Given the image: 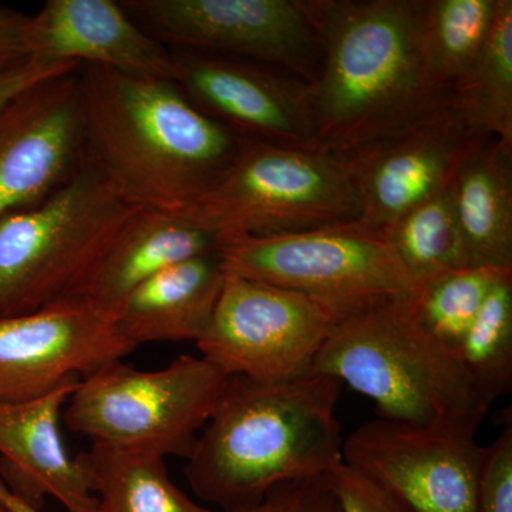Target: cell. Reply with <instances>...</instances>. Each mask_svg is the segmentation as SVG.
I'll list each match as a JSON object with an SVG mask.
<instances>
[{
	"label": "cell",
	"mask_w": 512,
	"mask_h": 512,
	"mask_svg": "<svg viewBox=\"0 0 512 512\" xmlns=\"http://www.w3.org/2000/svg\"><path fill=\"white\" fill-rule=\"evenodd\" d=\"M79 93L84 157L147 210L188 214L244 140L171 80L84 64Z\"/></svg>",
	"instance_id": "cell-1"
},
{
	"label": "cell",
	"mask_w": 512,
	"mask_h": 512,
	"mask_svg": "<svg viewBox=\"0 0 512 512\" xmlns=\"http://www.w3.org/2000/svg\"><path fill=\"white\" fill-rule=\"evenodd\" d=\"M342 386L315 372L275 382L229 376L184 468L192 493L232 511L276 485L329 476L343 464Z\"/></svg>",
	"instance_id": "cell-2"
},
{
	"label": "cell",
	"mask_w": 512,
	"mask_h": 512,
	"mask_svg": "<svg viewBox=\"0 0 512 512\" xmlns=\"http://www.w3.org/2000/svg\"><path fill=\"white\" fill-rule=\"evenodd\" d=\"M302 3L322 52L318 77L309 83L320 146L350 153L450 101L421 63V0Z\"/></svg>",
	"instance_id": "cell-3"
},
{
	"label": "cell",
	"mask_w": 512,
	"mask_h": 512,
	"mask_svg": "<svg viewBox=\"0 0 512 512\" xmlns=\"http://www.w3.org/2000/svg\"><path fill=\"white\" fill-rule=\"evenodd\" d=\"M409 299L339 319L312 372L335 377L372 399L380 419L477 433L490 406L456 353L417 325Z\"/></svg>",
	"instance_id": "cell-4"
},
{
	"label": "cell",
	"mask_w": 512,
	"mask_h": 512,
	"mask_svg": "<svg viewBox=\"0 0 512 512\" xmlns=\"http://www.w3.org/2000/svg\"><path fill=\"white\" fill-rule=\"evenodd\" d=\"M137 210L83 157L45 200L0 218V318L76 298Z\"/></svg>",
	"instance_id": "cell-5"
},
{
	"label": "cell",
	"mask_w": 512,
	"mask_h": 512,
	"mask_svg": "<svg viewBox=\"0 0 512 512\" xmlns=\"http://www.w3.org/2000/svg\"><path fill=\"white\" fill-rule=\"evenodd\" d=\"M188 215L218 244L348 224L360 201L345 157L320 146L244 138L237 156Z\"/></svg>",
	"instance_id": "cell-6"
},
{
	"label": "cell",
	"mask_w": 512,
	"mask_h": 512,
	"mask_svg": "<svg viewBox=\"0 0 512 512\" xmlns=\"http://www.w3.org/2000/svg\"><path fill=\"white\" fill-rule=\"evenodd\" d=\"M228 377L202 356L183 355L158 370L117 360L80 380L63 420L93 444L188 460Z\"/></svg>",
	"instance_id": "cell-7"
},
{
	"label": "cell",
	"mask_w": 512,
	"mask_h": 512,
	"mask_svg": "<svg viewBox=\"0 0 512 512\" xmlns=\"http://www.w3.org/2000/svg\"><path fill=\"white\" fill-rule=\"evenodd\" d=\"M228 274L302 293L336 319L397 299L413 284L382 231L359 220L218 249Z\"/></svg>",
	"instance_id": "cell-8"
},
{
	"label": "cell",
	"mask_w": 512,
	"mask_h": 512,
	"mask_svg": "<svg viewBox=\"0 0 512 512\" xmlns=\"http://www.w3.org/2000/svg\"><path fill=\"white\" fill-rule=\"evenodd\" d=\"M170 50L248 60L315 82L319 37L302 0H121Z\"/></svg>",
	"instance_id": "cell-9"
},
{
	"label": "cell",
	"mask_w": 512,
	"mask_h": 512,
	"mask_svg": "<svg viewBox=\"0 0 512 512\" xmlns=\"http://www.w3.org/2000/svg\"><path fill=\"white\" fill-rule=\"evenodd\" d=\"M336 322L328 309L302 293L227 272L197 346L227 376L295 379L312 372Z\"/></svg>",
	"instance_id": "cell-10"
},
{
	"label": "cell",
	"mask_w": 512,
	"mask_h": 512,
	"mask_svg": "<svg viewBox=\"0 0 512 512\" xmlns=\"http://www.w3.org/2000/svg\"><path fill=\"white\" fill-rule=\"evenodd\" d=\"M476 434L379 417L343 441V463L376 478L416 512H477L485 447Z\"/></svg>",
	"instance_id": "cell-11"
},
{
	"label": "cell",
	"mask_w": 512,
	"mask_h": 512,
	"mask_svg": "<svg viewBox=\"0 0 512 512\" xmlns=\"http://www.w3.org/2000/svg\"><path fill=\"white\" fill-rule=\"evenodd\" d=\"M114 312L67 299L0 318V402L40 399L130 355Z\"/></svg>",
	"instance_id": "cell-12"
},
{
	"label": "cell",
	"mask_w": 512,
	"mask_h": 512,
	"mask_svg": "<svg viewBox=\"0 0 512 512\" xmlns=\"http://www.w3.org/2000/svg\"><path fill=\"white\" fill-rule=\"evenodd\" d=\"M480 137L450 100L409 126L342 154L359 195V221L380 231L444 190Z\"/></svg>",
	"instance_id": "cell-13"
},
{
	"label": "cell",
	"mask_w": 512,
	"mask_h": 512,
	"mask_svg": "<svg viewBox=\"0 0 512 512\" xmlns=\"http://www.w3.org/2000/svg\"><path fill=\"white\" fill-rule=\"evenodd\" d=\"M83 157L79 70L19 94L0 110V218L45 200Z\"/></svg>",
	"instance_id": "cell-14"
},
{
	"label": "cell",
	"mask_w": 512,
	"mask_h": 512,
	"mask_svg": "<svg viewBox=\"0 0 512 512\" xmlns=\"http://www.w3.org/2000/svg\"><path fill=\"white\" fill-rule=\"evenodd\" d=\"M175 83L202 113L249 140L316 144L309 83L264 64L173 50Z\"/></svg>",
	"instance_id": "cell-15"
},
{
	"label": "cell",
	"mask_w": 512,
	"mask_h": 512,
	"mask_svg": "<svg viewBox=\"0 0 512 512\" xmlns=\"http://www.w3.org/2000/svg\"><path fill=\"white\" fill-rule=\"evenodd\" d=\"M29 60L93 64L175 83L177 66L168 49L114 0H47L28 16Z\"/></svg>",
	"instance_id": "cell-16"
},
{
	"label": "cell",
	"mask_w": 512,
	"mask_h": 512,
	"mask_svg": "<svg viewBox=\"0 0 512 512\" xmlns=\"http://www.w3.org/2000/svg\"><path fill=\"white\" fill-rule=\"evenodd\" d=\"M79 382L29 402H0V480L40 511L52 497L67 512H99L86 457L70 456L60 431L64 406Z\"/></svg>",
	"instance_id": "cell-17"
},
{
	"label": "cell",
	"mask_w": 512,
	"mask_h": 512,
	"mask_svg": "<svg viewBox=\"0 0 512 512\" xmlns=\"http://www.w3.org/2000/svg\"><path fill=\"white\" fill-rule=\"evenodd\" d=\"M218 249L214 235L190 215L140 208L121 227L74 299L114 312L148 279Z\"/></svg>",
	"instance_id": "cell-18"
},
{
	"label": "cell",
	"mask_w": 512,
	"mask_h": 512,
	"mask_svg": "<svg viewBox=\"0 0 512 512\" xmlns=\"http://www.w3.org/2000/svg\"><path fill=\"white\" fill-rule=\"evenodd\" d=\"M225 276L218 252L171 266L117 306V330L134 348L146 343H197L210 326Z\"/></svg>",
	"instance_id": "cell-19"
},
{
	"label": "cell",
	"mask_w": 512,
	"mask_h": 512,
	"mask_svg": "<svg viewBox=\"0 0 512 512\" xmlns=\"http://www.w3.org/2000/svg\"><path fill=\"white\" fill-rule=\"evenodd\" d=\"M446 188L470 268L512 271V147L478 138Z\"/></svg>",
	"instance_id": "cell-20"
},
{
	"label": "cell",
	"mask_w": 512,
	"mask_h": 512,
	"mask_svg": "<svg viewBox=\"0 0 512 512\" xmlns=\"http://www.w3.org/2000/svg\"><path fill=\"white\" fill-rule=\"evenodd\" d=\"M500 0H421L419 49L434 86L451 93L493 30Z\"/></svg>",
	"instance_id": "cell-21"
},
{
	"label": "cell",
	"mask_w": 512,
	"mask_h": 512,
	"mask_svg": "<svg viewBox=\"0 0 512 512\" xmlns=\"http://www.w3.org/2000/svg\"><path fill=\"white\" fill-rule=\"evenodd\" d=\"M99 512H231L204 507L168 476L165 458L93 444L84 453Z\"/></svg>",
	"instance_id": "cell-22"
},
{
	"label": "cell",
	"mask_w": 512,
	"mask_h": 512,
	"mask_svg": "<svg viewBox=\"0 0 512 512\" xmlns=\"http://www.w3.org/2000/svg\"><path fill=\"white\" fill-rule=\"evenodd\" d=\"M450 100L476 133L512 147L511 0H500L483 52L454 84Z\"/></svg>",
	"instance_id": "cell-23"
},
{
	"label": "cell",
	"mask_w": 512,
	"mask_h": 512,
	"mask_svg": "<svg viewBox=\"0 0 512 512\" xmlns=\"http://www.w3.org/2000/svg\"><path fill=\"white\" fill-rule=\"evenodd\" d=\"M412 281L470 268L447 188L414 205L380 229Z\"/></svg>",
	"instance_id": "cell-24"
},
{
	"label": "cell",
	"mask_w": 512,
	"mask_h": 512,
	"mask_svg": "<svg viewBox=\"0 0 512 512\" xmlns=\"http://www.w3.org/2000/svg\"><path fill=\"white\" fill-rule=\"evenodd\" d=\"M510 272L488 266L443 272L414 286L410 312L431 339L457 355L491 289Z\"/></svg>",
	"instance_id": "cell-25"
},
{
	"label": "cell",
	"mask_w": 512,
	"mask_h": 512,
	"mask_svg": "<svg viewBox=\"0 0 512 512\" xmlns=\"http://www.w3.org/2000/svg\"><path fill=\"white\" fill-rule=\"evenodd\" d=\"M485 403L512 389V272L498 279L457 352Z\"/></svg>",
	"instance_id": "cell-26"
},
{
	"label": "cell",
	"mask_w": 512,
	"mask_h": 512,
	"mask_svg": "<svg viewBox=\"0 0 512 512\" xmlns=\"http://www.w3.org/2000/svg\"><path fill=\"white\" fill-rule=\"evenodd\" d=\"M329 477L340 512H416L399 494L348 464H340Z\"/></svg>",
	"instance_id": "cell-27"
},
{
	"label": "cell",
	"mask_w": 512,
	"mask_h": 512,
	"mask_svg": "<svg viewBox=\"0 0 512 512\" xmlns=\"http://www.w3.org/2000/svg\"><path fill=\"white\" fill-rule=\"evenodd\" d=\"M329 476L276 485L258 504L231 512H340Z\"/></svg>",
	"instance_id": "cell-28"
},
{
	"label": "cell",
	"mask_w": 512,
	"mask_h": 512,
	"mask_svg": "<svg viewBox=\"0 0 512 512\" xmlns=\"http://www.w3.org/2000/svg\"><path fill=\"white\" fill-rule=\"evenodd\" d=\"M477 512H512V424L485 447Z\"/></svg>",
	"instance_id": "cell-29"
},
{
	"label": "cell",
	"mask_w": 512,
	"mask_h": 512,
	"mask_svg": "<svg viewBox=\"0 0 512 512\" xmlns=\"http://www.w3.org/2000/svg\"><path fill=\"white\" fill-rule=\"evenodd\" d=\"M82 67L77 63H45L28 60L18 69L0 77V110L16 99L19 94L32 89L36 84L63 76V74L76 72Z\"/></svg>",
	"instance_id": "cell-30"
},
{
	"label": "cell",
	"mask_w": 512,
	"mask_h": 512,
	"mask_svg": "<svg viewBox=\"0 0 512 512\" xmlns=\"http://www.w3.org/2000/svg\"><path fill=\"white\" fill-rule=\"evenodd\" d=\"M28 15L0 6V77L28 62L25 32Z\"/></svg>",
	"instance_id": "cell-31"
},
{
	"label": "cell",
	"mask_w": 512,
	"mask_h": 512,
	"mask_svg": "<svg viewBox=\"0 0 512 512\" xmlns=\"http://www.w3.org/2000/svg\"><path fill=\"white\" fill-rule=\"evenodd\" d=\"M0 508L5 512H42L20 500L18 495L13 494L2 480H0Z\"/></svg>",
	"instance_id": "cell-32"
},
{
	"label": "cell",
	"mask_w": 512,
	"mask_h": 512,
	"mask_svg": "<svg viewBox=\"0 0 512 512\" xmlns=\"http://www.w3.org/2000/svg\"><path fill=\"white\" fill-rule=\"evenodd\" d=\"M0 512H5V511H3L2 508H0Z\"/></svg>",
	"instance_id": "cell-33"
}]
</instances>
